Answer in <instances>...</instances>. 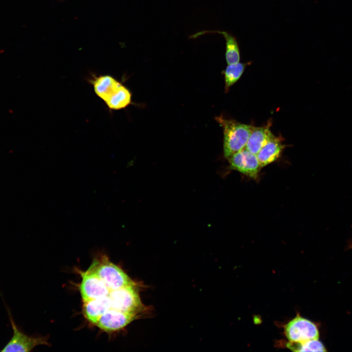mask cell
Listing matches in <instances>:
<instances>
[{
  "instance_id": "cell-1",
  "label": "cell",
  "mask_w": 352,
  "mask_h": 352,
  "mask_svg": "<svg viewBox=\"0 0 352 352\" xmlns=\"http://www.w3.org/2000/svg\"><path fill=\"white\" fill-rule=\"evenodd\" d=\"M88 82L95 94L110 110L126 108L131 103L132 93L121 82L109 74L92 75Z\"/></svg>"
},
{
  "instance_id": "cell-2",
  "label": "cell",
  "mask_w": 352,
  "mask_h": 352,
  "mask_svg": "<svg viewBox=\"0 0 352 352\" xmlns=\"http://www.w3.org/2000/svg\"><path fill=\"white\" fill-rule=\"evenodd\" d=\"M223 131V154L226 159L245 148L253 126L222 116L216 118Z\"/></svg>"
},
{
  "instance_id": "cell-3",
  "label": "cell",
  "mask_w": 352,
  "mask_h": 352,
  "mask_svg": "<svg viewBox=\"0 0 352 352\" xmlns=\"http://www.w3.org/2000/svg\"><path fill=\"white\" fill-rule=\"evenodd\" d=\"M88 269L100 278L110 291L135 284L120 267L110 262L105 255L100 260L94 259Z\"/></svg>"
},
{
  "instance_id": "cell-4",
  "label": "cell",
  "mask_w": 352,
  "mask_h": 352,
  "mask_svg": "<svg viewBox=\"0 0 352 352\" xmlns=\"http://www.w3.org/2000/svg\"><path fill=\"white\" fill-rule=\"evenodd\" d=\"M111 308L137 316L144 307L135 284L110 291Z\"/></svg>"
},
{
  "instance_id": "cell-5",
  "label": "cell",
  "mask_w": 352,
  "mask_h": 352,
  "mask_svg": "<svg viewBox=\"0 0 352 352\" xmlns=\"http://www.w3.org/2000/svg\"><path fill=\"white\" fill-rule=\"evenodd\" d=\"M5 306L13 330V334L1 352H28L38 345H48L46 337L29 336L23 332L15 322L8 306L6 304Z\"/></svg>"
},
{
  "instance_id": "cell-6",
  "label": "cell",
  "mask_w": 352,
  "mask_h": 352,
  "mask_svg": "<svg viewBox=\"0 0 352 352\" xmlns=\"http://www.w3.org/2000/svg\"><path fill=\"white\" fill-rule=\"evenodd\" d=\"M285 333L291 342H302L319 338V331L316 326L299 315L286 325Z\"/></svg>"
},
{
  "instance_id": "cell-7",
  "label": "cell",
  "mask_w": 352,
  "mask_h": 352,
  "mask_svg": "<svg viewBox=\"0 0 352 352\" xmlns=\"http://www.w3.org/2000/svg\"><path fill=\"white\" fill-rule=\"evenodd\" d=\"M79 273L82 277L79 290L83 302L109 295L110 290L94 272L88 269Z\"/></svg>"
},
{
  "instance_id": "cell-8",
  "label": "cell",
  "mask_w": 352,
  "mask_h": 352,
  "mask_svg": "<svg viewBox=\"0 0 352 352\" xmlns=\"http://www.w3.org/2000/svg\"><path fill=\"white\" fill-rule=\"evenodd\" d=\"M230 168L253 178H257L261 168L256 154L244 148L228 159Z\"/></svg>"
},
{
  "instance_id": "cell-9",
  "label": "cell",
  "mask_w": 352,
  "mask_h": 352,
  "mask_svg": "<svg viewBox=\"0 0 352 352\" xmlns=\"http://www.w3.org/2000/svg\"><path fill=\"white\" fill-rule=\"evenodd\" d=\"M137 317L111 308L101 316L96 326L106 332L115 331L126 327Z\"/></svg>"
},
{
  "instance_id": "cell-10",
  "label": "cell",
  "mask_w": 352,
  "mask_h": 352,
  "mask_svg": "<svg viewBox=\"0 0 352 352\" xmlns=\"http://www.w3.org/2000/svg\"><path fill=\"white\" fill-rule=\"evenodd\" d=\"M111 303L109 295L83 302V313L90 323L96 325L101 316L111 308Z\"/></svg>"
},
{
  "instance_id": "cell-11",
  "label": "cell",
  "mask_w": 352,
  "mask_h": 352,
  "mask_svg": "<svg viewBox=\"0 0 352 352\" xmlns=\"http://www.w3.org/2000/svg\"><path fill=\"white\" fill-rule=\"evenodd\" d=\"M284 147L281 140L273 135L256 154L261 168L276 160L281 156Z\"/></svg>"
},
{
  "instance_id": "cell-12",
  "label": "cell",
  "mask_w": 352,
  "mask_h": 352,
  "mask_svg": "<svg viewBox=\"0 0 352 352\" xmlns=\"http://www.w3.org/2000/svg\"><path fill=\"white\" fill-rule=\"evenodd\" d=\"M273 135L269 126L259 127L253 126L245 149L256 154Z\"/></svg>"
},
{
  "instance_id": "cell-13",
  "label": "cell",
  "mask_w": 352,
  "mask_h": 352,
  "mask_svg": "<svg viewBox=\"0 0 352 352\" xmlns=\"http://www.w3.org/2000/svg\"><path fill=\"white\" fill-rule=\"evenodd\" d=\"M225 40V59L228 65L240 62V54L239 46L235 38L225 31L218 32Z\"/></svg>"
},
{
  "instance_id": "cell-14",
  "label": "cell",
  "mask_w": 352,
  "mask_h": 352,
  "mask_svg": "<svg viewBox=\"0 0 352 352\" xmlns=\"http://www.w3.org/2000/svg\"><path fill=\"white\" fill-rule=\"evenodd\" d=\"M286 347L295 352H325L326 351L323 344L318 339H312L302 342L289 341Z\"/></svg>"
},
{
  "instance_id": "cell-15",
  "label": "cell",
  "mask_w": 352,
  "mask_h": 352,
  "mask_svg": "<svg viewBox=\"0 0 352 352\" xmlns=\"http://www.w3.org/2000/svg\"><path fill=\"white\" fill-rule=\"evenodd\" d=\"M246 66V64L240 62L228 65L224 71L226 90L239 80Z\"/></svg>"
}]
</instances>
